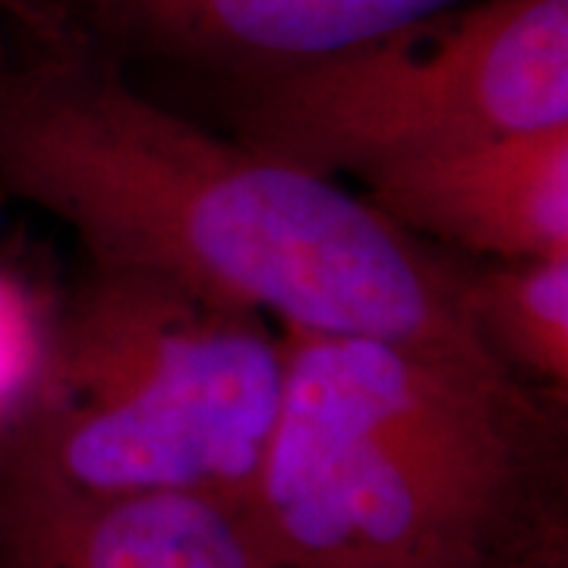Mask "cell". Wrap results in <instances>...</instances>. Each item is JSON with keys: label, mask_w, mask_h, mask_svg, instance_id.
I'll return each instance as SVG.
<instances>
[{"label": "cell", "mask_w": 568, "mask_h": 568, "mask_svg": "<svg viewBox=\"0 0 568 568\" xmlns=\"http://www.w3.org/2000/svg\"><path fill=\"white\" fill-rule=\"evenodd\" d=\"M0 17L10 26H17V29H32V17H29L26 0H0Z\"/></svg>", "instance_id": "30bf717a"}, {"label": "cell", "mask_w": 568, "mask_h": 568, "mask_svg": "<svg viewBox=\"0 0 568 568\" xmlns=\"http://www.w3.org/2000/svg\"><path fill=\"white\" fill-rule=\"evenodd\" d=\"M364 200L433 246L489 263L568 250V123L369 174Z\"/></svg>", "instance_id": "52a82bcc"}, {"label": "cell", "mask_w": 568, "mask_h": 568, "mask_svg": "<svg viewBox=\"0 0 568 568\" xmlns=\"http://www.w3.org/2000/svg\"><path fill=\"white\" fill-rule=\"evenodd\" d=\"M467 0H26L36 39L256 80L332 58Z\"/></svg>", "instance_id": "5b68a950"}, {"label": "cell", "mask_w": 568, "mask_h": 568, "mask_svg": "<svg viewBox=\"0 0 568 568\" xmlns=\"http://www.w3.org/2000/svg\"><path fill=\"white\" fill-rule=\"evenodd\" d=\"M48 320L20 284L0 272V429L13 426L39 386Z\"/></svg>", "instance_id": "9c48e42d"}, {"label": "cell", "mask_w": 568, "mask_h": 568, "mask_svg": "<svg viewBox=\"0 0 568 568\" xmlns=\"http://www.w3.org/2000/svg\"><path fill=\"white\" fill-rule=\"evenodd\" d=\"M284 395L282 328L136 268L92 265L48 320L10 439L95 496H193L244 511Z\"/></svg>", "instance_id": "3957f363"}, {"label": "cell", "mask_w": 568, "mask_h": 568, "mask_svg": "<svg viewBox=\"0 0 568 568\" xmlns=\"http://www.w3.org/2000/svg\"><path fill=\"white\" fill-rule=\"evenodd\" d=\"M462 294L489 357L515 379L568 402V250L465 265Z\"/></svg>", "instance_id": "ba28073f"}, {"label": "cell", "mask_w": 568, "mask_h": 568, "mask_svg": "<svg viewBox=\"0 0 568 568\" xmlns=\"http://www.w3.org/2000/svg\"><path fill=\"white\" fill-rule=\"evenodd\" d=\"M0 568H268L244 511L193 496H95L13 446L0 458Z\"/></svg>", "instance_id": "8992f818"}, {"label": "cell", "mask_w": 568, "mask_h": 568, "mask_svg": "<svg viewBox=\"0 0 568 568\" xmlns=\"http://www.w3.org/2000/svg\"><path fill=\"white\" fill-rule=\"evenodd\" d=\"M10 429V426H7ZM7 429H0V458H3V436H7Z\"/></svg>", "instance_id": "8fae6325"}, {"label": "cell", "mask_w": 568, "mask_h": 568, "mask_svg": "<svg viewBox=\"0 0 568 568\" xmlns=\"http://www.w3.org/2000/svg\"><path fill=\"white\" fill-rule=\"evenodd\" d=\"M231 85V133L357 178L568 123V0H467L332 58Z\"/></svg>", "instance_id": "277c9868"}, {"label": "cell", "mask_w": 568, "mask_h": 568, "mask_svg": "<svg viewBox=\"0 0 568 568\" xmlns=\"http://www.w3.org/2000/svg\"><path fill=\"white\" fill-rule=\"evenodd\" d=\"M244 518L268 568H568L566 398L493 364L278 325Z\"/></svg>", "instance_id": "7a4b0ae2"}, {"label": "cell", "mask_w": 568, "mask_h": 568, "mask_svg": "<svg viewBox=\"0 0 568 568\" xmlns=\"http://www.w3.org/2000/svg\"><path fill=\"white\" fill-rule=\"evenodd\" d=\"M10 32L0 193L63 224L89 263L149 272L275 325L499 366L467 323L465 263L364 193L183 118L102 51Z\"/></svg>", "instance_id": "6da1fadb"}]
</instances>
